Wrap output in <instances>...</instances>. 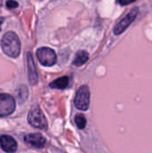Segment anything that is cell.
I'll use <instances>...</instances> for the list:
<instances>
[{
	"mask_svg": "<svg viewBox=\"0 0 152 153\" xmlns=\"http://www.w3.org/2000/svg\"><path fill=\"white\" fill-rule=\"evenodd\" d=\"M28 122L35 128L40 130L47 129V120L39 107H34L31 108L28 115Z\"/></svg>",
	"mask_w": 152,
	"mask_h": 153,
	"instance_id": "obj_2",
	"label": "cell"
},
{
	"mask_svg": "<svg viewBox=\"0 0 152 153\" xmlns=\"http://www.w3.org/2000/svg\"><path fill=\"white\" fill-rule=\"evenodd\" d=\"M2 5H3V0H0V8L2 7Z\"/></svg>",
	"mask_w": 152,
	"mask_h": 153,
	"instance_id": "obj_16",
	"label": "cell"
},
{
	"mask_svg": "<svg viewBox=\"0 0 152 153\" xmlns=\"http://www.w3.org/2000/svg\"><path fill=\"white\" fill-rule=\"evenodd\" d=\"M0 145L2 150L5 152H14L17 150L16 141L9 135L0 136Z\"/></svg>",
	"mask_w": 152,
	"mask_h": 153,
	"instance_id": "obj_9",
	"label": "cell"
},
{
	"mask_svg": "<svg viewBox=\"0 0 152 153\" xmlns=\"http://www.w3.org/2000/svg\"><path fill=\"white\" fill-rule=\"evenodd\" d=\"M74 122H75L77 127L80 128V129H84L85 126H86V124H87L86 118H85L84 115H82V114L76 115L75 117H74Z\"/></svg>",
	"mask_w": 152,
	"mask_h": 153,
	"instance_id": "obj_12",
	"label": "cell"
},
{
	"mask_svg": "<svg viewBox=\"0 0 152 153\" xmlns=\"http://www.w3.org/2000/svg\"><path fill=\"white\" fill-rule=\"evenodd\" d=\"M15 100L13 96L2 93L0 94V117L11 115L15 109Z\"/></svg>",
	"mask_w": 152,
	"mask_h": 153,
	"instance_id": "obj_6",
	"label": "cell"
},
{
	"mask_svg": "<svg viewBox=\"0 0 152 153\" xmlns=\"http://www.w3.org/2000/svg\"><path fill=\"white\" fill-rule=\"evenodd\" d=\"M24 142L30 147L35 149H42L46 145V139L40 134H29L24 136Z\"/></svg>",
	"mask_w": 152,
	"mask_h": 153,
	"instance_id": "obj_7",
	"label": "cell"
},
{
	"mask_svg": "<svg viewBox=\"0 0 152 153\" xmlns=\"http://www.w3.org/2000/svg\"><path fill=\"white\" fill-rule=\"evenodd\" d=\"M27 66H28V79L31 86H34L38 83L39 76L37 67L33 59V56L30 53L27 54Z\"/></svg>",
	"mask_w": 152,
	"mask_h": 153,
	"instance_id": "obj_8",
	"label": "cell"
},
{
	"mask_svg": "<svg viewBox=\"0 0 152 153\" xmlns=\"http://www.w3.org/2000/svg\"><path fill=\"white\" fill-rule=\"evenodd\" d=\"M89 59V54L85 50H80L77 52L75 55L74 60H73V65L76 66H81L84 65Z\"/></svg>",
	"mask_w": 152,
	"mask_h": 153,
	"instance_id": "obj_11",
	"label": "cell"
},
{
	"mask_svg": "<svg viewBox=\"0 0 152 153\" xmlns=\"http://www.w3.org/2000/svg\"><path fill=\"white\" fill-rule=\"evenodd\" d=\"M135 1H137V0H117V3H119L122 5H127V4H130Z\"/></svg>",
	"mask_w": 152,
	"mask_h": 153,
	"instance_id": "obj_14",
	"label": "cell"
},
{
	"mask_svg": "<svg viewBox=\"0 0 152 153\" xmlns=\"http://www.w3.org/2000/svg\"><path fill=\"white\" fill-rule=\"evenodd\" d=\"M36 55L39 63L45 66H52L56 63V54L50 48H39L37 50Z\"/></svg>",
	"mask_w": 152,
	"mask_h": 153,
	"instance_id": "obj_4",
	"label": "cell"
},
{
	"mask_svg": "<svg viewBox=\"0 0 152 153\" xmlns=\"http://www.w3.org/2000/svg\"><path fill=\"white\" fill-rule=\"evenodd\" d=\"M3 22H4V19L0 17V30H1V25H2V23H3Z\"/></svg>",
	"mask_w": 152,
	"mask_h": 153,
	"instance_id": "obj_15",
	"label": "cell"
},
{
	"mask_svg": "<svg viewBox=\"0 0 152 153\" xmlns=\"http://www.w3.org/2000/svg\"><path fill=\"white\" fill-rule=\"evenodd\" d=\"M138 13H139V10L137 7L132 9L122 20H120L116 23V25L114 28V33L116 35L122 34L132 24V22H133V21L138 16Z\"/></svg>",
	"mask_w": 152,
	"mask_h": 153,
	"instance_id": "obj_5",
	"label": "cell"
},
{
	"mask_svg": "<svg viewBox=\"0 0 152 153\" xmlns=\"http://www.w3.org/2000/svg\"><path fill=\"white\" fill-rule=\"evenodd\" d=\"M69 85V78L67 76L60 77L56 80H55L53 82L49 84V87L52 89H58V90H64Z\"/></svg>",
	"mask_w": 152,
	"mask_h": 153,
	"instance_id": "obj_10",
	"label": "cell"
},
{
	"mask_svg": "<svg viewBox=\"0 0 152 153\" xmlns=\"http://www.w3.org/2000/svg\"><path fill=\"white\" fill-rule=\"evenodd\" d=\"M6 7L9 8V9H13V8H16L18 7V3L14 0H8L6 2Z\"/></svg>",
	"mask_w": 152,
	"mask_h": 153,
	"instance_id": "obj_13",
	"label": "cell"
},
{
	"mask_svg": "<svg viewBox=\"0 0 152 153\" xmlns=\"http://www.w3.org/2000/svg\"><path fill=\"white\" fill-rule=\"evenodd\" d=\"M74 105L80 110H87L90 107V90L87 85L79 88L74 98Z\"/></svg>",
	"mask_w": 152,
	"mask_h": 153,
	"instance_id": "obj_3",
	"label": "cell"
},
{
	"mask_svg": "<svg viewBox=\"0 0 152 153\" xmlns=\"http://www.w3.org/2000/svg\"><path fill=\"white\" fill-rule=\"evenodd\" d=\"M1 48L6 56L13 58L17 57L21 53V42L17 34L13 31L4 33L1 39Z\"/></svg>",
	"mask_w": 152,
	"mask_h": 153,
	"instance_id": "obj_1",
	"label": "cell"
}]
</instances>
